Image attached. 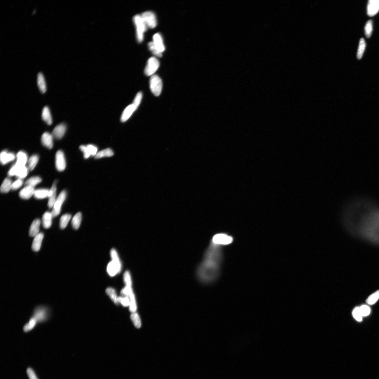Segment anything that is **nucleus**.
<instances>
[{
	"label": "nucleus",
	"instance_id": "nucleus-20",
	"mask_svg": "<svg viewBox=\"0 0 379 379\" xmlns=\"http://www.w3.org/2000/svg\"><path fill=\"white\" fill-rule=\"evenodd\" d=\"M41 243V233L35 227H28L25 232V242L24 246L29 249H38Z\"/></svg>",
	"mask_w": 379,
	"mask_h": 379
},
{
	"label": "nucleus",
	"instance_id": "nucleus-22",
	"mask_svg": "<svg viewBox=\"0 0 379 379\" xmlns=\"http://www.w3.org/2000/svg\"><path fill=\"white\" fill-rule=\"evenodd\" d=\"M63 177L69 185L76 188L79 184V178L76 166L71 160H67L64 164Z\"/></svg>",
	"mask_w": 379,
	"mask_h": 379
},
{
	"label": "nucleus",
	"instance_id": "nucleus-33",
	"mask_svg": "<svg viewBox=\"0 0 379 379\" xmlns=\"http://www.w3.org/2000/svg\"><path fill=\"white\" fill-rule=\"evenodd\" d=\"M34 276V272L33 269L27 268L23 271L18 276L17 284L19 285H24V284L30 282Z\"/></svg>",
	"mask_w": 379,
	"mask_h": 379
},
{
	"label": "nucleus",
	"instance_id": "nucleus-10",
	"mask_svg": "<svg viewBox=\"0 0 379 379\" xmlns=\"http://www.w3.org/2000/svg\"><path fill=\"white\" fill-rule=\"evenodd\" d=\"M206 162V161L199 155L190 160L182 172V182L184 183H187L190 181Z\"/></svg>",
	"mask_w": 379,
	"mask_h": 379
},
{
	"label": "nucleus",
	"instance_id": "nucleus-34",
	"mask_svg": "<svg viewBox=\"0 0 379 379\" xmlns=\"http://www.w3.org/2000/svg\"><path fill=\"white\" fill-rule=\"evenodd\" d=\"M119 222L122 227L125 228L126 236L128 238H133L136 234L132 226H131L130 218L122 217Z\"/></svg>",
	"mask_w": 379,
	"mask_h": 379
},
{
	"label": "nucleus",
	"instance_id": "nucleus-7",
	"mask_svg": "<svg viewBox=\"0 0 379 379\" xmlns=\"http://www.w3.org/2000/svg\"><path fill=\"white\" fill-rule=\"evenodd\" d=\"M211 24L221 41L229 43L235 39L236 33L234 25L229 18H217Z\"/></svg>",
	"mask_w": 379,
	"mask_h": 379
},
{
	"label": "nucleus",
	"instance_id": "nucleus-4",
	"mask_svg": "<svg viewBox=\"0 0 379 379\" xmlns=\"http://www.w3.org/2000/svg\"><path fill=\"white\" fill-rule=\"evenodd\" d=\"M350 362L348 355L337 351H328L321 353L317 364L324 367L334 369L346 366Z\"/></svg>",
	"mask_w": 379,
	"mask_h": 379
},
{
	"label": "nucleus",
	"instance_id": "nucleus-18",
	"mask_svg": "<svg viewBox=\"0 0 379 379\" xmlns=\"http://www.w3.org/2000/svg\"><path fill=\"white\" fill-rule=\"evenodd\" d=\"M79 325L77 319L70 317L63 326V336L65 341L71 344L76 341L78 336Z\"/></svg>",
	"mask_w": 379,
	"mask_h": 379
},
{
	"label": "nucleus",
	"instance_id": "nucleus-26",
	"mask_svg": "<svg viewBox=\"0 0 379 379\" xmlns=\"http://www.w3.org/2000/svg\"><path fill=\"white\" fill-rule=\"evenodd\" d=\"M58 241V235L55 232L48 233L43 239L42 252L43 255L49 256L52 253Z\"/></svg>",
	"mask_w": 379,
	"mask_h": 379
},
{
	"label": "nucleus",
	"instance_id": "nucleus-31",
	"mask_svg": "<svg viewBox=\"0 0 379 379\" xmlns=\"http://www.w3.org/2000/svg\"><path fill=\"white\" fill-rule=\"evenodd\" d=\"M131 226L136 233V234L143 233L146 227V222L143 218L138 217H133L130 218Z\"/></svg>",
	"mask_w": 379,
	"mask_h": 379
},
{
	"label": "nucleus",
	"instance_id": "nucleus-8",
	"mask_svg": "<svg viewBox=\"0 0 379 379\" xmlns=\"http://www.w3.org/2000/svg\"><path fill=\"white\" fill-rule=\"evenodd\" d=\"M83 249L87 257L97 256L99 250V240L96 229L93 226L87 225L83 236Z\"/></svg>",
	"mask_w": 379,
	"mask_h": 379
},
{
	"label": "nucleus",
	"instance_id": "nucleus-24",
	"mask_svg": "<svg viewBox=\"0 0 379 379\" xmlns=\"http://www.w3.org/2000/svg\"><path fill=\"white\" fill-rule=\"evenodd\" d=\"M19 274L15 268L9 267L6 270L1 280V287L3 289H11L17 284Z\"/></svg>",
	"mask_w": 379,
	"mask_h": 379
},
{
	"label": "nucleus",
	"instance_id": "nucleus-23",
	"mask_svg": "<svg viewBox=\"0 0 379 379\" xmlns=\"http://www.w3.org/2000/svg\"><path fill=\"white\" fill-rule=\"evenodd\" d=\"M123 330V322L122 319H117L114 321L108 332V341L112 345L117 344L121 338Z\"/></svg>",
	"mask_w": 379,
	"mask_h": 379
},
{
	"label": "nucleus",
	"instance_id": "nucleus-27",
	"mask_svg": "<svg viewBox=\"0 0 379 379\" xmlns=\"http://www.w3.org/2000/svg\"><path fill=\"white\" fill-rule=\"evenodd\" d=\"M107 326V323L104 321H99L92 325L90 331V340L92 344L98 343Z\"/></svg>",
	"mask_w": 379,
	"mask_h": 379
},
{
	"label": "nucleus",
	"instance_id": "nucleus-3",
	"mask_svg": "<svg viewBox=\"0 0 379 379\" xmlns=\"http://www.w3.org/2000/svg\"><path fill=\"white\" fill-rule=\"evenodd\" d=\"M224 129L225 135L231 142L238 144L242 141L244 123L242 118L237 113H230L226 116Z\"/></svg>",
	"mask_w": 379,
	"mask_h": 379
},
{
	"label": "nucleus",
	"instance_id": "nucleus-30",
	"mask_svg": "<svg viewBox=\"0 0 379 379\" xmlns=\"http://www.w3.org/2000/svg\"><path fill=\"white\" fill-rule=\"evenodd\" d=\"M222 69L224 75L232 83L238 85H243V79L238 76L234 70H233L229 62L224 63L222 65Z\"/></svg>",
	"mask_w": 379,
	"mask_h": 379
},
{
	"label": "nucleus",
	"instance_id": "nucleus-12",
	"mask_svg": "<svg viewBox=\"0 0 379 379\" xmlns=\"http://www.w3.org/2000/svg\"><path fill=\"white\" fill-rule=\"evenodd\" d=\"M53 286L52 281L39 279L29 288L28 293L33 298L42 299L51 293Z\"/></svg>",
	"mask_w": 379,
	"mask_h": 379
},
{
	"label": "nucleus",
	"instance_id": "nucleus-28",
	"mask_svg": "<svg viewBox=\"0 0 379 379\" xmlns=\"http://www.w3.org/2000/svg\"><path fill=\"white\" fill-rule=\"evenodd\" d=\"M63 271L62 268L58 265H52L43 268L39 271L38 277L39 279L52 280Z\"/></svg>",
	"mask_w": 379,
	"mask_h": 379
},
{
	"label": "nucleus",
	"instance_id": "nucleus-11",
	"mask_svg": "<svg viewBox=\"0 0 379 379\" xmlns=\"http://www.w3.org/2000/svg\"><path fill=\"white\" fill-rule=\"evenodd\" d=\"M80 205L78 201L72 198L65 200L62 206L63 216L71 222L77 223L80 220Z\"/></svg>",
	"mask_w": 379,
	"mask_h": 379
},
{
	"label": "nucleus",
	"instance_id": "nucleus-14",
	"mask_svg": "<svg viewBox=\"0 0 379 379\" xmlns=\"http://www.w3.org/2000/svg\"><path fill=\"white\" fill-rule=\"evenodd\" d=\"M65 354L66 352L64 350L59 349L52 355L48 368V373L50 376L53 378L59 376Z\"/></svg>",
	"mask_w": 379,
	"mask_h": 379
},
{
	"label": "nucleus",
	"instance_id": "nucleus-19",
	"mask_svg": "<svg viewBox=\"0 0 379 379\" xmlns=\"http://www.w3.org/2000/svg\"><path fill=\"white\" fill-rule=\"evenodd\" d=\"M76 291V284L71 283H59L53 286L52 296L57 298H64L74 296Z\"/></svg>",
	"mask_w": 379,
	"mask_h": 379
},
{
	"label": "nucleus",
	"instance_id": "nucleus-15",
	"mask_svg": "<svg viewBox=\"0 0 379 379\" xmlns=\"http://www.w3.org/2000/svg\"><path fill=\"white\" fill-rule=\"evenodd\" d=\"M229 59V63L238 76L242 79L246 77L247 71L242 53L237 50L233 51L230 54Z\"/></svg>",
	"mask_w": 379,
	"mask_h": 379
},
{
	"label": "nucleus",
	"instance_id": "nucleus-25",
	"mask_svg": "<svg viewBox=\"0 0 379 379\" xmlns=\"http://www.w3.org/2000/svg\"><path fill=\"white\" fill-rule=\"evenodd\" d=\"M169 225L164 222L159 223L151 226L143 233L144 238H148L156 236H164L170 232Z\"/></svg>",
	"mask_w": 379,
	"mask_h": 379
},
{
	"label": "nucleus",
	"instance_id": "nucleus-13",
	"mask_svg": "<svg viewBox=\"0 0 379 379\" xmlns=\"http://www.w3.org/2000/svg\"><path fill=\"white\" fill-rule=\"evenodd\" d=\"M23 236V233L20 229H12L9 225H5L0 233V240L3 247H8L20 241Z\"/></svg>",
	"mask_w": 379,
	"mask_h": 379
},
{
	"label": "nucleus",
	"instance_id": "nucleus-5",
	"mask_svg": "<svg viewBox=\"0 0 379 379\" xmlns=\"http://www.w3.org/2000/svg\"><path fill=\"white\" fill-rule=\"evenodd\" d=\"M99 296V287L97 286H94L85 298L81 309L79 311L77 320L80 326L86 325L90 320L93 308L97 302Z\"/></svg>",
	"mask_w": 379,
	"mask_h": 379
},
{
	"label": "nucleus",
	"instance_id": "nucleus-6",
	"mask_svg": "<svg viewBox=\"0 0 379 379\" xmlns=\"http://www.w3.org/2000/svg\"><path fill=\"white\" fill-rule=\"evenodd\" d=\"M239 99V94L235 87H224L217 105V111L222 114L228 113L237 105Z\"/></svg>",
	"mask_w": 379,
	"mask_h": 379
},
{
	"label": "nucleus",
	"instance_id": "nucleus-1",
	"mask_svg": "<svg viewBox=\"0 0 379 379\" xmlns=\"http://www.w3.org/2000/svg\"><path fill=\"white\" fill-rule=\"evenodd\" d=\"M200 32L204 42V53L208 63H213L216 57V51L220 46L221 40L209 23H203L200 27Z\"/></svg>",
	"mask_w": 379,
	"mask_h": 379
},
{
	"label": "nucleus",
	"instance_id": "nucleus-21",
	"mask_svg": "<svg viewBox=\"0 0 379 379\" xmlns=\"http://www.w3.org/2000/svg\"><path fill=\"white\" fill-rule=\"evenodd\" d=\"M56 126L59 135L63 140L68 139L70 136V129L68 121L62 109H59L56 113Z\"/></svg>",
	"mask_w": 379,
	"mask_h": 379
},
{
	"label": "nucleus",
	"instance_id": "nucleus-17",
	"mask_svg": "<svg viewBox=\"0 0 379 379\" xmlns=\"http://www.w3.org/2000/svg\"><path fill=\"white\" fill-rule=\"evenodd\" d=\"M84 273L80 276L76 284V291L73 298L72 309L75 313L79 312L84 301Z\"/></svg>",
	"mask_w": 379,
	"mask_h": 379
},
{
	"label": "nucleus",
	"instance_id": "nucleus-35",
	"mask_svg": "<svg viewBox=\"0 0 379 379\" xmlns=\"http://www.w3.org/2000/svg\"><path fill=\"white\" fill-rule=\"evenodd\" d=\"M165 379H176V378L172 374L169 373L166 375Z\"/></svg>",
	"mask_w": 379,
	"mask_h": 379
},
{
	"label": "nucleus",
	"instance_id": "nucleus-9",
	"mask_svg": "<svg viewBox=\"0 0 379 379\" xmlns=\"http://www.w3.org/2000/svg\"><path fill=\"white\" fill-rule=\"evenodd\" d=\"M99 194V188L97 186L92 185L83 190L80 194L78 201L80 206L86 209H90L96 205Z\"/></svg>",
	"mask_w": 379,
	"mask_h": 379
},
{
	"label": "nucleus",
	"instance_id": "nucleus-2",
	"mask_svg": "<svg viewBox=\"0 0 379 379\" xmlns=\"http://www.w3.org/2000/svg\"><path fill=\"white\" fill-rule=\"evenodd\" d=\"M42 251L38 249H29L23 245L14 254L12 262L14 265L23 264L28 268L34 269L41 263L43 258Z\"/></svg>",
	"mask_w": 379,
	"mask_h": 379
},
{
	"label": "nucleus",
	"instance_id": "nucleus-32",
	"mask_svg": "<svg viewBox=\"0 0 379 379\" xmlns=\"http://www.w3.org/2000/svg\"><path fill=\"white\" fill-rule=\"evenodd\" d=\"M213 147L214 140H213V138H208L202 145V147L200 151L199 155L207 162L210 156L211 152H212Z\"/></svg>",
	"mask_w": 379,
	"mask_h": 379
},
{
	"label": "nucleus",
	"instance_id": "nucleus-16",
	"mask_svg": "<svg viewBox=\"0 0 379 379\" xmlns=\"http://www.w3.org/2000/svg\"><path fill=\"white\" fill-rule=\"evenodd\" d=\"M61 336V332L59 329H54L51 331L45 342L43 352L47 355H52L58 351L59 340Z\"/></svg>",
	"mask_w": 379,
	"mask_h": 379
},
{
	"label": "nucleus",
	"instance_id": "nucleus-29",
	"mask_svg": "<svg viewBox=\"0 0 379 379\" xmlns=\"http://www.w3.org/2000/svg\"><path fill=\"white\" fill-rule=\"evenodd\" d=\"M308 379H334L331 369L316 366L308 377Z\"/></svg>",
	"mask_w": 379,
	"mask_h": 379
}]
</instances>
